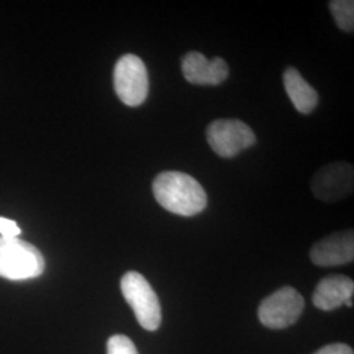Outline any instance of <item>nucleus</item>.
I'll return each mask as SVG.
<instances>
[{
	"instance_id": "f257e3e1",
	"label": "nucleus",
	"mask_w": 354,
	"mask_h": 354,
	"mask_svg": "<svg viewBox=\"0 0 354 354\" xmlns=\"http://www.w3.org/2000/svg\"><path fill=\"white\" fill-rule=\"evenodd\" d=\"M152 192L162 207L181 216L197 215L207 205V196L203 185L184 172H162L153 180Z\"/></svg>"
},
{
	"instance_id": "f03ea898",
	"label": "nucleus",
	"mask_w": 354,
	"mask_h": 354,
	"mask_svg": "<svg viewBox=\"0 0 354 354\" xmlns=\"http://www.w3.org/2000/svg\"><path fill=\"white\" fill-rule=\"evenodd\" d=\"M45 259L35 245L19 238L0 236V277L26 281L39 277Z\"/></svg>"
},
{
	"instance_id": "7ed1b4c3",
	"label": "nucleus",
	"mask_w": 354,
	"mask_h": 354,
	"mask_svg": "<svg viewBox=\"0 0 354 354\" xmlns=\"http://www.w3.org/2000/svg\"><path fill=\"white\" fill-rule=\"evenodd\" d=\"M121 291L140 326L156 330L162 324V307L149 281L138 272H127L121 279Z\"/></svg>"
},
{
	"instance_id": "20e7f679",
	"label": "nucleus",
	"mask_w": 354,
	"mask_h": 354,
	"mask_svg": "<svg viewBox=\"0 0 354 354\" xmlns=\"http://www.w3.org/2000/svg\"><path fill=\"white\" fill-rule=\"evenodd\" d=\"M114 89L120 100L129 106H140L149 95V74L140 57L127 54L114 67Z\"/></svg>"
},
{
	"instance_id": "39448f33",
	"label": "nucleus",
	"mask_w": 354,
	"mask_h": 354,
	"mask_svg": "<svg viewBox=\"0 0 354 354\" xmlns=\"http://www.w3.org/2000/svg\"><path fill=\"white\" fill-rule=\"evenodd\" d=\"M207 143L222 158H232L256 143L252 129L241 120H215L206 130Z\"/></svg>"
},
{
	"instance_id": "423d86ee",
	"label": "nucleus",
	"mask_w": 354,
	"mask_h": 354,
	"mask_svg": "<svg viewBox=\"0 0 354 354\" xmlns=\"http://www.w3.org/2000/svg\"><path fill=\"white\" fill-rule=\"evenodd\" d=\"M304 310V297L294 288L285 286L261 302L259 319L268 328H288L299 319Z\"/></svg>"
},
{
	"instance_id": "0eeeda50",
	"label": "nucleus",
	"mask_w": 354,
	"mask_h": 354,
	"mask_svg": "<svg viewBox=\"0 0 354 354\" xmlns=\"http://www.w3.org/2000/svg\"><path fill=\"white\" fill-rule=\"evenodd\" d=\"M353 165L335 162L322 167L311 180L314 196L324 203H337L353 193Z\"/></svg>"
},
{
	"instance_id": "6e6552de",
	"label": "nucleus",
	"mask_w": 354,
	"mask_h": 354,
	"mask_svg": "<svg viewBox=\"0 0 354 354\" xmlns=\"http://www.w3.org/2000/svg\"><path fill=\"white\" fill-rule=\"evenodd\" d=\"M311 261L317 266H342L354 259V235L352 230L332 234L317 241L310 251Z\"/></svg>"
},
{
	"instance_id": "1a4fd4ad",
	"label": "nucleus",
	"mask_w": 354,
	"mask_h": 354,
	"mask_svg": "<svg viewBox=\"0 0 354 354\" xmlns=\"http://www.w3.org/2000/svg\"><path fill=\"white\" fill-rule=\"evenodd\" d=\"M181 70L185 79L197 86H218L228 76V64L219 57L209 61L198 51H190L184 55Z\"/></svg>"
},
{
	"instance_id": "9d476101",
	"label": "nucleus",
	"mask_w": 354,
	"mask_h": 354,
	"mask_svg": "<svg viewBox=\"0 0 354 354\" xmlns=\"http://www.w3.org/2000/svg\"><path fill=\"white\" fill-rule=\"evenodd\" d=\"M353 292V279L342 274H333L317 283L313 302L319 310L332 311L351 301Z\"/></svg>"
},
{
	"instance_id": "9b49d317",
	"label": "nucleus",
	"mask_w": 354,
	"mask_h": 354,
	"mask_svg": "<svg viewBox=\"0 0 354 354\" xmlns=\"http://www.w3.org/2000/svg\"><path fill=\"white\" fill-rule=\"evenodd\" d=\"M283 86L292 105L299 113H311L317 108L319 102L317 91L306 82L297 68H286L283 73Z\"/></svg>"
},
{
	"instance_id": "f8f14e48",
	"label": "nucleus",
	"mask_w": 354,
	"mask_h": 354,
	"mask_svg": "<svg viewBox=\"0 0 354 354\" xmlns=\"http://www.w3.org/2000/svg\"><path fill=\"white\" fill-rule=\"evenodd\" d=\"M329 10L339 26L344 32L352 33L354 30V1L352 0H332Z\"/></svg>"
},
{
	"instance_id": "ddd939ff",
	"label": "nucleus",
	"mask_w": 354,
	"mask_h": 354,
	"mask_svg": "<svg viewBox=\"0 0 354 354\" xmlns=\"http://www.w3.org/2000/svg\"><path fill=\"white\" fill-rule=\"evenodd\" d=\"M106 354H140L134 342L125 335H114L106 342Z\"/></svg>"
},
{
	"instance_id": "4468645a",
	"label": "nucleus",
	"mask_w": 354,
	"mask_h": 354,
	"mask_svg": "<svg viewBox=\"0 0 354 354\" xmlns=\"http://www.w3.org/2000/svg\"><path fill=\"white\" fill-rule=\"evenodd\" d=\"M21 234V228L12 219L0 216V235L3 238H17Z\"/></svg>"
},
{
	"instance_id": "2eb2a0df",
	"label": "nucleus",
	"mask_w": 354,
	"mask_h": 354,
	"mask_svg": "<svg viewBox=\"0 0 354 354\" xmlns=\"http://www.w3.org/2000/svg\"><path fill=\"white\" fill-rule=\"evenodd\" d=\"M314 354H354L353 349L346 345V344H342V342H335V344H329L323 346L322 349H319L317 352Z\"/></svg>"
}]
</instances>
